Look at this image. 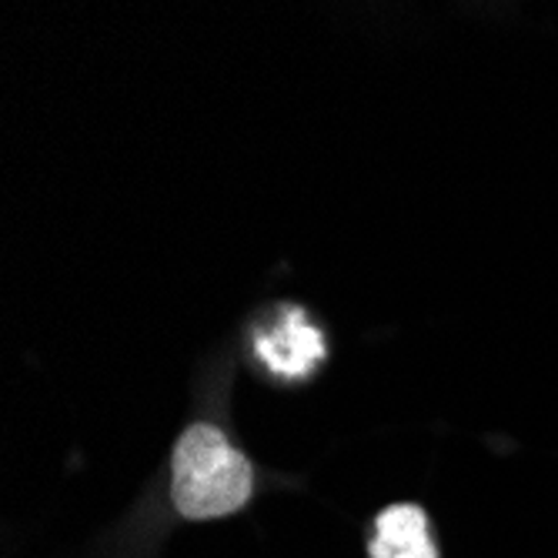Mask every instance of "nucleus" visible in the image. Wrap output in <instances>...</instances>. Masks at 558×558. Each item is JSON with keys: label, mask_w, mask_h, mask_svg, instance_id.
<instances>
[{"label": "nucleus", "mask_w": 558, "mask_h": 558, "mask_svg": "<svg viewBox=\"0 0 558 558\" xmlns=\"http://www.w3.org/2000/svg\"><path fill=\"white\" fill-rule=\"evenodd\" d=\"M255 495V465L211 425H187L171 451V501L181 519L211 522L241 512Z\"/></svg>", "instance_id": "f257e3e1"}, {"label": "nucleus", "mask_w": 558, "mask_h": 558, "mask_svg": "<svg viewBox=\"0 0 558 558\" xmlns=\"http://www.w3.org/2000/svg\"><path fill=\"white\" fill-rule=\"evenodd\" d=\"M368 558H441L432 519L415 501H391L372 519Z\"/></svg>", "instance_id": "7ed1b4c3"}, {"label": "nucleus", "mask_w": 558, "mask_h": 558, "mask_svg": "<svg viewBox=\"0 0 558 558\" xmlns=\"http://www.w3.org/2000/svg\"><path fill=\"white\" fill-rule=\"evenodd\" d=\"M251 359L275 385H304L328 362V338L301 304L281 301L251 328Z\"/></svg>", "instance_id": "f03ea898"}]
</instances>
